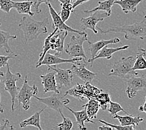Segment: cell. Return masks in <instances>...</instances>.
Instances as JSON below:
<instances>
[{"instance_id": "obj_13", "label": "cell", "mask_w": 146, "mask_h": 130, "mask_svg": "<svg viewBox=\"0 0 146 130\" xmlns=\"http://www.w3.org/2000/svg\"><path fill=\"white\" fill-rule=\"evenodd\" d=\"M48 9H49V13L52 18V26L54 29L58 28V30L62 31H67V32H72V33H76L78 34H83L86 33V32L83 31H79L77 30H75L72 28L68 26L67 24H65V22H64L61 18L59 15V14L57 13L55 9L53 8L52 6L50 4V3L47 4Z\"/></svg>"}, {"instance_id": "obj_30", "label": "cell", "mask_w": 146, "mask_h": 130, "mask_svg": "<svg viewBox=\"0 0 146 130\" xmlns=\"http://www.w3.org/2000/svg\"><path fill=\"white\" fill-rule=\"evenodd\" d=\"M95 99L99 102L100 104V108H102V110L103 111L106 110L108 104H109L110 101H111L109 94L103 92L99 93L95 98Z\"/></svg>"}, {"instance_id": "obj_10", "label": "cell", "mask_w": 146, "mask_h": 130, "mask_svg": "<svg viewBox=\"0 0 146 130\" xmlns=\"http://www.w3.org/2000/svg\"><path fill=\"white\" fill-rule=\"evenodd\" d=\"M106 12L102 11H96L92 13V15L86 18H82L80 19V23L82 31L89 29L93 31L95 34L98 33V30H96V24L100 22H103L104 19L109 17Z\"/></svg>"}, {"instance_id": "obj_46", "label": "cell", "mask_w": 146, "mask_h": 130, "mask_svg": "<svg viewBox=\"0 0 146 130\" xmlns=\"http://www.w3.org/2000/svg\"><path fill=\"white\" fill-rule=\"evenodd\" d=\"M0 125H1V124H0Z\"/></svg>"}, {"instance_id": "obj_43", "label": "cell", "mask_w": 146, "mask_h": 130, "mask_svg": "<svg viewBox=\"0 0 146 130\" xmlns=\"http://www.w3.org/2000/svg\"><path fill=\"white\" fill-rule=\"evenodd\" d=\"M1 23H0V26H1Z\"/></svg>"}, {"instance_id": "obj_26", "label": "cell", "mask_w": 146, "mask_h": 130, "mask_svg": "<svg viewBox=\"0 0 146 130\" xmlns=\"http://www.w3.org/2000/svg\"><path fill=\"white\" fill-rule=\"evenodd\" d=\"M116 0H105V1H99L98 6L95 7L92 9L83 10L85 13H92L96 11H103L108 13L110 16L111 15V8L114 5V1Z\"/></svg>"}, {"instance_id": "obj_19", "label": "cell", "mask_w": 146, "mask_h": 130, "mask_svg": "<svg viewBox=\"0 0 146 130\" xmlns=\"http://www.w3.org/2000/svg\"><path fill=\"white\" fill-rule=\"evenodd\" d=\"M120 42L119 38H114L112 39L108 40H100L96 42V43H92L91 42L89 41V50L90 52V55H91V58H93L95 56L98 54V53L102 50V49L105 47L106 45H109L110 44H116Z\"/></svg>"}, {"instance_id": "obj_20", "label": "cell", "mask_w": 146, "mask_h": 130, "mask_svg": "<svg viewBox=\"0 0 146 130\" xmlns=\"http://www.w3.org/2000/svg\"><path fill=\"white\" fill-rule=\"evenodd\" d=\"M114 119H117L121 126H138L141 122L144 121V119L140 116L134 117L132 115L127 114V115L121 116L116 114L113 117Z\"/></svg>"}, {"instance_id": "obj_17", "label": "cell", "mask_w": 146, "mask_h": 130, "mask_svg": "<svg viewBox=\"0 0 146 130\" xmlns=\"http://www.w3.org/2000/svg\"><path fill=\"white\" fill-rule=\"evenodd\" d=\"M129 48V46L128 45H124L123 46H119L116 48H109L108 45H106L105 47H103L93 58L88 59V62L91 63V67H92L93 62L96 59L100 58H106L107 59H110L111 58H112L113 55L116 52L126 50Z\"/></svg>"}, {"instance_id": "obj_34", "label": "cell", "mask_w": 146, "mask_h": 130, "mask_svg": "<svg viewBox=\"0 0 146 130\" xmlns=\"http://www.w3.org/2000/svg\"><path fill=\"white\" fill-rule=\"evenodd\" d=\"M17 55L16 54H10L8 56H2L0 55V68H1L8 64V61L11 59H15Z\"/></svg>"}, {"instance_id": "obj_38", "label": "cell", "mask_w": 146, "mask_h": 130, "mask_svg": "<svg viewBox=\"0 0 146 130\" xmlns=\"http://www.w3.org/2000/svg\"><path fill=\"white\" fill-rule=\"evenodd\" d=\"M139 111L140 112H144V113H146V95L145 96L144 103L139 107Z\"/></svg>"}, {"instance_id": "obj_29", "label": "cell", "mask_w": 146, "mask_h": 130, "mask_svg": "<svg viewBox=\"0 0 146 130\" xmlns=\"http://www.w3.org/2000/svg\"><path fill=\"white\" fill-rule=\"evenodd\" d=\"M60 115L62 116L63 121L60 123L57 124L56 126L54 127L53 129H59V130H70L73 128V123L71 119L65 117L62 113V112L60 111Z\"/></svg>"}, {"instance_id": "obj_7", "label": "cell", "mask_w": 146, "mask_h": 130, "mask_svg": "<svg viewBox=\"0 0 146 130\" xmlns=\"http://www.w3.org/2000/svg\"><path fill=\"white\" fill-rule=\"evenodd\" d=\"M37 93L38 88L37 86L29 85L27 80V76H25L23 86L21 88L19 89L18 95L16 96L19 105L21 104L24 110H28L30 108L31 98L37 95Z\"/></svg>"}, {"instance_id": "obj_44", "label": "cell", "mask_w": 146, "mask_h": 130, "mask_svg": "<svg viewBox=\"0 0 146 130\" xmlns=\"http://www.w3.org/2000/svg\"><path fill=\"white\" fill-rule=\"evenodd\" d=\"M27 1H29V0H27Z\"/></svg>"}, {"instance_id": "obj_22", "label": "cell", "mask_w": 146, "mask_h": 130, "mask_svg": "<svg viewBox=\"0 0 146 130\" xmlns=\"http://www.w3.org/2000/svg\"><path fill=\"white\" fill-rule=\"evenodd\" d=\"M44 110L45 108L38 110L29 118L24 119V120L20 123V127L25 128L29 126H35V127L37 128L39 130L42 129L40 126V115Z\"/></svg>"}, {"instance_id": "obj_31", "label": "cell", "mask_w": 146, "mask_h": 130, "mask_svg": "<svg viewBox=\"0 0 146 130\" xmlns=\"http://www.w3.org/2000/svg\"><path fill=\"white\" fill-rule=\"evenodd\" d=\"M109 104H110V107L108 109V112L110 113V115L112 117H113L114 115L117 114V113H119L120 111H123L126 115L128 114L127 112L123 108V107L121 106V104H119V103H116V102H113L112 101H110Z\"/></svg>"}, {"instance_id": "obj_3", "label": "cell", "mask_w": 146, "mask_h": 130, "mask_svg": "<svg viewBox=\"0 0 146 130\" xmlns=\"http://www.w3.org/2000/svg\"><path fill=\"white\" fill-rule=\"evenodd\" d=\"M136 59L135 56H129L123 57L119 61L114 63L112 68L109 73V76H117L121 78L127 79L134 74H137L136 71H133V67Z\"/></svg>"}, {"instance_id": "obj_45", "label": "cell", "mask_w": 146, "mask_h": 130, "mask_svg": "<svg viewBox=\"0 0 146 130\" xmlns=\"http://www.w3.org/2000/svg\"><path fill=\"white\" fill-rule=\"evenodd\" d=\"M72 1H74V0H72Z\"/></svg>"}, {"instance_id": "obj_1", "label": "cell", "mask_w": 146, "mask_h": 130, "mask_svg": "<svg viewBox=\"0 0 146 130\" xmlns=\"http://www.w3.org/2000/svg\"><path fill=\"white\" fill-rule=\"evenodd\" d=\"M48 20V18H46L41 21H36L29 16H23L19 24V27L23 31L24 43L27 44L37 40L40 34L47 33V26L49 23Z\"/></svg>"}, {"instance_id": "obj_33", "label": "cell", "mask_w": 146, "mask_h": 130, "mask_svg": "<svg viewBox=\"0 0 146 130\" xmlns=\"http://www.w3.org/2000/svg\"><path fill=\"white\" fill-rule=\"evenodd\" d=\"M13 0H0V9L6 13H9L13 8Z\"/></svg>"}, {"instance_id": "obj_27", "label": "cell", "mask_w": 146, "mask_h": 130, "mask_svg": "<svg viewBox=\"0 0 146 130\" xmlns=\"http://www.w3.org/2000/svg\"><path fill=\"white\" fill-rule=\"evenodd\" d=\"M137 50L136 59L133 67V71L146 69V60L144 58V57L146 55V51L144 48L139 46H138Z\"/></svg>"}, {"instance_id": "obj_24", "label": "cell", "mask_w": 146, "mask_h": 130, "mask_svg": "<svg viewBox=\"0 0 146 130\" xmlns=\"http://www.w3.org/2000/svg\"><path fill=\"white\" fill-rule=\"evenodd\" d=\"M17 38L16 35H11L8 31L0 30V49L4 48L6 53L15 54L9 45V40Z\"/></svg>"}, {"instance_id": "obj_21", "label": "cell", "mask_w": 146, "mask_h": 130, "mask_svg": "<svg viewBox=\"0 0 146 130\" xmlns=\"http://www.w3.org/2000/svg\"><path fill=\"white\" fill-rule=\"evenodd\" d=\"M143 0H116L114 4L119 5L122 11L127 14L129 12H136L137 6Z\"/></svg>"}, {"instance_id": "obj_8", "label": "cell", "mask_w": 146, "mask_h": 130, "mask_svg": "<svg viewBox=\"0 0 146 130\" xmlns=\"http://www.w3.org/2000/svg\"><path fill=\"white\" fill-rule=\"evenodd\" d=\"M126 79V93L129 99L134 98L138 91L146 90V75L137 73L129 77Z\"/></svg>"}, {"instance_id": "obj_6", "label": "cell", "mask_w": 146, "mask_h": 130, "mask_svg": "<svg viewBox=\"0 0 146 130\" xmlns=\"http://www.w3.org/2000/svg\"><path fill=\"white\" fill-rule=\"evenodd\" d=\"M85 41L88 43L90 41L88 40L87 34H78V36L73 35L70 38V43H68L65 48V51L70 58L82 57L86 59V56L83 49V44Z\"/></svg>"}, {"instance_id": "obj_16", "label": "cell", "mask_w": 146, "mask_h": 130, "mask_svg": "<svg viewBox=\"0 0 146 130\" xmlns=\"http://www.w3.org/2000/svg\"><path fill=\"white\" fill-rule=\"evenodd\" d=\"M55 72L52 69L48 68V71L45 75H41V83L44 87V93L53 91L54 93H60V91L58 88L56 79H55Z\"/></svg>"}, {"instance_id": "obj_28", "label": "cell", "mask_w": 146, "mask_h": 130, "mask_svg": "<svg viewBox=\"0 0 146 130\" xmlns=\"http://www.w3.org/2000/svg\"><path fill=\"white\" fill-rule=\"evenodd\" d=\"M61 11L59 15L64 22H66L70 16L72 12H74L73 9V4L68 3V4H60Z\"/></svg>"}, {"instance_id": "obj_35", "label": "cell", "mask_w": 146, "mask_h": 130, "mask_svg": "<svg viewBox=\"0 0 146 130\" xmlns=\"http://www.w3.org/2000/svg\"><path fill=\"white\" fill-rule=\"evenodd\" d=\"M50 3V0H36L35 3H34L33 5V9L35 10V11L37 14H40L41 13V10L39 9L40 5L42 3H45L47 5L48 3Z\"/></svg>"}, {"instance_id": "obj_39", "label": "cell", "mask_w": 146, "mask_h": 130, "mask_svg": "<svg viewBox=\"0 0 146 130\" xmlns=\"http://www.w3.org/2000/svg\"><path fill=\"white\" fill-rule=\"evenodd\" d=\"M98 129H100V130H108V129L113 130L112 128H111L110 126H109L108 125H102L101 126H99Z\"/></svg>"}, {"instance_id": "obj_9", "label": "cell", "mask_w": 146, "mask_h": 130, "mask_svg": "<svg viewBox=\"0 0 146 130\" xmlns=\"http://www.w3.org/2000/svg\"><path fill=\"white\" fill-rule=\"evenodd\" d=\"M34 98L40 101V103L44 104L46 107L52 109V110L58 111L60 113L65 104L70 103V100L68 98H65L64 95L61 96L60 93H56L52 94L51 96L45 98H40L36 95L34 96Z\"/></svg>"}, {"instance_id": "obj_18", "label": "cell", "mask_w": 146, "mask_h": 130, "mask_svg": "<svg viewBox=\"0 0 146 130\" xmlns=\"http://www.w3.org/2000/svg\"><path fill=\"white\" fill-rule=\"evenodd\" d=\"M64 107L67 109L68 110L70 111L71 113L74 115V117L76 119V123L77 124L78 128L81 130H86V127L85 126V123H92L95 124V122L92 121V119H90L87 115V112H86V110L85 107H83V110L81 111H74L72 110L70 108H69L67 106V104H65Z\"/></svg>"}, {"instance_id": "obj_42", "label": "cell", "mask_w": 146, "mask_h": 130, "mask_svg": "<svg viewBox=\"0 0 146 130\" xmlns=\"http://www.w3.org/2000/svg\"><path fill=\"white\" fill-rule=\"evenodd\" d=\"M144 19H146V14L145 15H144Z\"/></svg>"}, {"instance_id": "obj_4", "label": "cell", "mask_w": 146, "mask_h": 130, "mask_svg": "<svg viewBox=\"0 0 146 130\" xmlns=\"http://www.w3.org/2000/svg\"><path fill=\"white\" fill-rule=\"evenodd\" d=\"M103 92V90L98 89V88L92 85L90 83H85L84 85H80L77 83L76 85L67 90L64 95H70L79 100H83L85 98H95L100 93Z\"/></svg>"}, {"instance_id": "obj_37", "label": "cell", "mask_w": 146, "mask_h": 130, "mask_svg": "<svg viewBox=\"0 0 146 130\" xmlns=\"http://www.w3.org/2000/svg\"><path fill=\"white\" fill-rule=\"evenodd\" d=\"M90 0H76L74 3H73V9H74H74L76 8V7L84 4V3L88 2Z\"/></svg>"}, {"instance_id": "obj_32", "label": "cell", "mask_w": 146, "mask_h": 130, "mask_svg": "<svg viewBox=\"0 0 146 130\" xmlns=\"http://www.w3.org/2000/svg\"><path fill=\"white\" fill-rule=\"evenodd\" d=\"M98 121L102 123L103 125H108L109 126L112 128V129H116V130H134L135 128L133 126H121V125H113L109 123H107L105 121L103 120V119H98Z\"/></svg>"}, {"instance_id": "obj_11", "label": "cell", "mask_w": 146, "mask_h": 130, "mask_svg": "<svg viewBox=\"0 0 146 130\" xmlns=\"http://www.w3.org/2000/svg\"><path fill=\"white\" fill-rule=\"evenodd\" d=\"M47 66L55 72V79L59 90L62 88H68L72 85L74 74L71 68L64 69L57 67L56 65Z\"/></svg>"}, {"instance_id": "obj_15", "label": "cell", "mask_w": 146, "mask_h": 130, "mask_svg": "<svg viewBox=\"0 0 146 130\" xmlns=\"http://www.w3.org/2000/svg\"><path fill=\"white\" fill-rule=\"evenodd\" d=\"M80 61H78L76 64H72L71 69L73 74L83 81L84 83H91L96 76L97 73H93L86 68L85 62L81 63Z\"/></svg>"}, {"instance_id": "obj_2", "label": "cell", "mask_w": 146, "mask_h": 130, "mask_svg": "<svg viewBox=\"0 0 146 130\" xmlns=\"http://www.w3.org/2000/svg\"><path fill=\"white\" fill-rule=\"evenodd\" d=\"M96 28L102 34H108L110 33H124V38L126 40H144L146 37V23L145 20L129 25L113 26L106 30L100 28L98 26Z\"/></svg>"}, {"instance_id": "obj_12", "label": "cell", "mask_w": 146, "mask_h": 130, "mask_svg": "<svg viewBox=\"0 0 146 130\" xmlns=\"http://www.w3.org/2000/svg\"><path fill=\"white\" fill-rule=\"evenodd\" d=\"M67 31H62L58 28H55L50 35V50L55 52V54L60 56L64 50V42L68 35Z\"/></svg>"}, {"instance_id": "obj_41", "label": "cell", "mask_w": 146, "mask_h": 130, "mask_svg": "<svg viewBox=\"0 0 146 130\" xmlns=\"http://www.w3.org/2000/svg\"><path fill=\"white\" fill-rule=\"evenodd\" d=\"M0 83H1V80H0ZM4 112V105L1 103V94H0V113H3Z\"/></svg>"}, {"instance_id": "obj_23", "label": "cell", "mask_w": 146, "mask_h": 130, "mask_svg": "<svg viewBox=\"0 0 146 130\" xmlns=\"http://www.w3.org/2000/svg\"><path fill=\"white\" fill-rule=\"evenodd\" d=\"M34 4L32 1H13V8L16 10L20 15H28L31 16H34V13L31 10V8Z\"/></svg>"}, {"instance_id": "obj_5", "label": "cell", "mask_w": 146, "mask_h": 130, "mask_svg": "<svg viewBox=\"0 0 146 130\" xmlns=\"http://www.w3.org/2000/svg\"><path fill=\"white\" fill-rule=\"evenodd\" d=\"M7 70L5 75L3 83L5 85V90L8 92L11 98V111L15 110V99L18 95L19 88L16 85V82L21 78V74L19 73H13L9 64L6 65Z\"/></svg>"}, {"instance_id": "obj_25", "label": "cell", "mask_w": 146, "mask_h": 130, "mask_svg": "<svg viewBox=\"0 0 146 130\" xmlns=\"http://www.w3.org/2000/svg\"><path fill=\"white\" fill-rule=\"evenodd\" d=\"M88 100V103L85 104H83L82 108H86L88 117L92 120L93 119H96V115L100 108V104L99 102L95 98H90Z\"/></svg>"}, {"instance_id": "obj_36", "label": "cell", "mask_w": 146, "mask_h": 130, "mask_svg": "<svg viewBox=\"0 0 146 130\" xmlns=\"http://www.w3.org/2000/svg\"><path fill=\"white\" fill-rule=\"evenodd\" d=\"M4 123L3 125H0V129H13V127L12 125H10L9 121L8 119H5V120H3Z\"/></svg>"}, {"instance_id": "obj_14", "label": "cell", "mask_w": 146, "mask_h": 130, "mask_svg": "<svg viewBox=\"0 0 146 130\" xmlns=\"http://www.w3.org/2000/svg\"><path fill=\"white\" fill-rule=\"evenodd\" d=\"M85 60L84 58L82 57H76V58H71L70 59H64L62 58L60 56L57 55H52L49 53H47L45 55V57L39 65L36 66V68H39V66L42 65H46V66H54L62 64V63H72V64H76V63L79 61Z\"/></svg>"}, {"instance_id": "obj_40", "label": "cell", "mask_w": 146, "mask_h": 130, "mask_svg": "<svg viewBox=\"0 0 146 130\" xmlns=\"http://www.w3.org/2000/svg\"><path fill=\"white\" fill-rule=\"evenodd\" d=\"M60 2V4H68V3H72V0H57Z\"/></svg>"}]
</instances>
